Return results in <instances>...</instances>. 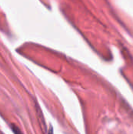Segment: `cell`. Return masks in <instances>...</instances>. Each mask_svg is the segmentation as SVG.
Here are the masks:
<instances>
[{
  "label": "cell",
  "mask_w": 133,
  "mask_h": 134,
  "mask_svg": "<svg viewBox=\"0 0 133 134\" xmlns=\"http://www.w3.org/2000/svg\"><path fill=\"white\" fill-rule=\"evenodd\" d=\"M11 130H12V131H13V133L14 134H23L22 133V132L20 130V129L16 126H15V125H11Z\"/></svg>",
  "instance_id": "6da1fadb"
},
{
  "label": "cell",
  "mask_w": 133,
  "mask_h": 134,
  "mask_svg": "<svg viewBox=\"0 0 133 134\" xmlns=\"http://www.w3.org/2000/svg\"><path fill=\"white\" fill-rule=\"evenodd\" d=\"M49 134H53V131H52V130L50 131V133H49Z\"/></svg>",
  "instance_id": "7a4b0ae2"
}]
</instances>
